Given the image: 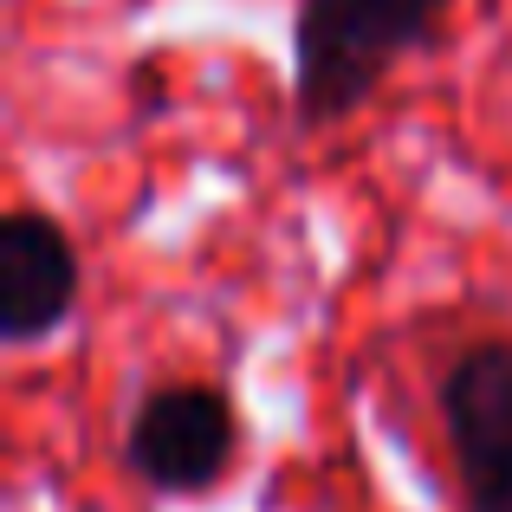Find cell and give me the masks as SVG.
<instances>
[{"instance_id":"3957f363","label":"cell","mask_w":512,"mask_h":512,"mask_svg":"<svg viewBox=\"0 0 512 512\" xmlns=\"http://www.w3.org/2000/svg\"><path fill=\"white\" fill-rule=\"evenodd\" d=\"M441 428L467 512H512V338L467 344L441 376Z\"/></svg>"},{"instance_id":"7a4b0ae2","label":"cell","mask_w":512,"mask_h":512,"mask_svg":"<svg viewBox=\"0 0 512 512\" xmlns=\"http://www.w3.org/2000/svg\"><path fill=\"white\" fill-rule=\"evenodd\" d=\"M240 454V415L214 383H169L150 389L130 415L124 461L156 493H208L227 480Z\"/></svg>"},{"instance_id":"6da1fadb","label":"cell","mask_w":512,"mask_h":512,"mask_svg":"<svg viewBox=\"0 0 512 512\" xmlns=\"http://www.w3.org/2000/svg\"><path fill=\"white\" fill-rule=\"evenodd\" d=\"M448 0H299L292 13V111L331 130L376 98L396 59L441 26Z\"/></svg>"},{"instance_id":"277c9868","label":"cell","mask_w":512,"mask_h":512,"mask_svg":"<svg viewBox=\"0 0 512 512\" xmlns=\"http://www.w3.org/2000/svg\"><path fill=\"white\" fill-rule=\"evenodd\" d=\"M78 247L52 214L13 208L0 221V338L39 344L78 305Z\"/></svg>"}]
</instances>
